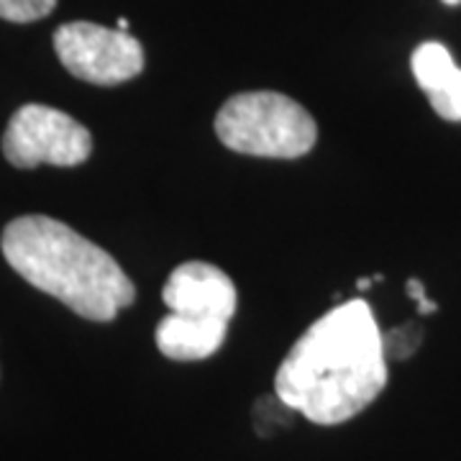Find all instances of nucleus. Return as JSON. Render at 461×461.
Here are the masks:
<instances>
[{
  "instance_id": "1a4fd4ad",
  "label": "nucleus",
  "mask_w": 461,
  "mask_h": 461,
  "mask_svg": "<svg viewBox=\"0 0 461 461\" xmlns=\"http://www.w3.org/2000/svg\"><path fill=\"white\" fill-rule=\"evenodd\" d=\"M57 0H0V18L11 23H32L50 16Z\"/></svg>"
},
{
  "instance_id": "20e7f679",
  "label": "nucleus",
  "mask_w": 461,
  "mask_h": 461,
  "mask_svg": "<svg viewBox=\"0 0 461 461\" xmlns=\"http://www.w3.org/2000/svg\"><path fill=\"white\" fill-rule=\"evenodd\" d=\"M215 133L223 147L249 157L297 159L315 147L318 126L293 98L254 90L223 103L215 115Z\"/></svg>"
},
{
  "instance_id": "f257e3e1",
  "label": "nucleus",
  "mask_w": 461,
  "mask_h": 461,
  "mask_svg": "<svg viewBox=\"0 0 461 461\" xmlns=\"http://www.w3.org/2000/svg\"><path fill=\"white\" fill-rule=\"evenodd\" d=\"M387 384L382 330L364 300L318 318L290 348L275 395L315 426H339L369 408Z\"/></svg>"
},
{
  "instance_id": "ddd939ff",
  "label": "nucleus",
  "mask_w": 461,
  "mask_h": 461,
  "mask_svg": "<svg viewBox=\"0 0 461 461\" xmlns=\"http://www.w3.org/2000/svg\"><path fill=\"white\" fill-rule=\"evenodd\" d=\"M372 282H375V280H359V282H357V287H359V290H366V287H369Z\"/></svg>"
},
{
  "instance_id": "9d476101",
  "label": "nucleus",
  "mask_w": 461,
  "mask_h": 461,
  "mask_svg": "<svg viewBox=\"0 0 461 461\" xmlns=\"http://www.w3.org/2000/svg\"><path fill=\"white\" fill-rule=\"evenodd\" d=\"M433 111L446 121H461V69L448 83L429 95Z\"/></svg>"
},
{
  "instance_id": "9b49d317",
  "label": "nucleus",
  "mask_w": 461,
  "mask_h": 461,
  "mask_svg": "<svg viewBox=\"0 0 461 461\" xmlns=\"http://www.w3.org/2000/svg\"><path fill=\"white\" fill-rule=\"evenodd\" d=\"M405 290H408L411 300H415V305H418V313L420 315L436 313V311H438V305H436L433 300H429V295H426V287H423V282L420 280L411 277V280H408V285H405Z\"/></svg>"
},
{
  "instance_id": "f8f14e48",
  "label": "nucleus",
  "mask_w": 461,
  "mask_h": 461,
  "mask_svg": "<svg viewBox=\"0 0 461 461\" xmlns=\"http://www.w3.org/2000/svg\"><path fill=\"white\" fill-rule=\"evenodd\" d=\"M129 26H131V23H129V18H118V26H115V29H121V32H129Z\"/></svg>"
},
{
  "instance_id": "6e6552de",
  "label": "nucleus",
  "mask_w": 461,
  "mask_h": 461,
  "mask_svg": "<svg viewBox=\"0 0 461 461\" xmlns=\"http://www.w3.org/2000/svg\"><path fill=\"white\" fill-rule=\"evenodd\" d=\"M420 344H423V329H420V323H405V326H397V329L382 333L384 357L387 359H395V362L411 359Z\"/></svg>"
},
{
  "instance_id": "0eeeda50",
  "label": "nucleus",
  "mask_w": 461,
  "mask_h": 461,
  "mask_svg": "<svg viewBox=\"0 0 461 461\" xmlns=\"http://www.w3.org/2000/svg\"><path fill=\"white\" fill-rule=\"evenodd\" d=\"M411 67L412 75H415V83L420 85V90L426 95L441 90L459 72L451 51L438 41H426V44H420L418 50L412 51Z\"/></svg>"
},
{
  "instance_id": "39448f33",
  "label": "nucleus",
  "mask_w": 461,
  "mask_h": 461,
  "mask_svg": "<svg viewBox=\"0 0 461 461\" xmlns=\"http://www.w3.org/2000/svg\"><path fill=\"white\" fill-rule=\"evenodd\" d=\"M93 151V139L80 121L50 105L18 108L3 133V154L18 169L39 165L77 167Z\"/></svg>"
},
{
  "instance_id": "423d86ee",
  "label": "nucleus",
  "mask_w": 461,
  "mask_h": 461,
  "mask_svg": "<svg viewBox=\"0 0 461 461\" xmlns=\"http://www.w3.org/2000/svg\"><path fill=\"white\" fill-rule=\"evenodd\" d=\"M54 51L67 72L90 85H121L144 69V47L129 32L87 21L59 26Z\"/></svg>"
},
{
  "instance_id": "4468645a",
  "label": "nucleus",
  "mask_w": 461,
  "mask_h": 461,
  "mask_svg": "<svg viewBox=\"0 0 461 461\" xmlns=\"http://www.w3.org/2000/svg\"><path fill=\"white\" fill-rule=\"evenodd\" d=\"M441 3H446V5H459L461 0H441Z\"/></svg>"
},
{
  "instance_id": "7ed1b4c3",
  "label": "nucleus",
  "mask_w": 461,
  "mask_h": 461,
  "mask_svg": "<svg viewBox=\"0 0 461 461\" xmlns=\"http://www.w3.org/2000/svg\"><path fill=\"white\" fill-rule=\"evenodd\" d=\"M162 300L169 313L157 326V346L167 359L200 362L223 346L236 313V287L223 269L208 262L180 264Z\"/></svg>"
},
{
  "instance_id": "f03ea898",
  "label": "nucleus",
  "mask_w": 461,
  "mask_h": 461,
  "mask_svg": "<svg viewBox=\"0 0 461 461\" xmlns=\"http://www.w3.org/2000/svg\"><path fill=\"white\" fill-rule=\"evenodd\" d=\"M0 247L23 280L80 318L108 323L136 300L133 282L105 249L50 215L11 221Z\"/></svg>"
}]
</instances>
